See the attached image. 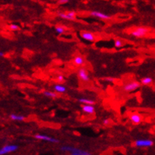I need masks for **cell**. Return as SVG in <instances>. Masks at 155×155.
Wrapping results in <instances>:
<instances>
[{"label": "cell", "instance_id": "ba28073f", "mask_svg": "<svg viewBox=\"0 0 155 155\" xmlns=\"http://www.w3.org/2000/svg\"><path fill=\"white\" fill-rule=\"evenodd\" d=\"M90 15L102 19H110V16H109V15L106 14V13H103V12H97V11H92V12H90Z\"/></svg>", "mask_w": 155, "mask_h": 155}, {"label": "cell", "instance_id": "5bb4252c", "mask_svg": "<svg viewBox=\"0 0 155 155\" xmlns=\"http://www.w3.org/2000/svg\"><path fill=\"white\" fill-rule=\"evenodd\" d=\"M10 119L14 121H23L25 120V117L22 115H17V114H11Z\"/></svg>", "mask_w": 155, "mask_h": 155}, {"label": "cell", "instance_id": "7402d4cb", "mask_svg": "<svg viewBox=\"0 0 155 155\" xmlns=\"http://www.w3.org/2000/svg\"><path fill=\"white\" fill-rule=\"evenodd\" d=\"M70 2V0H58V4L60 5H64V4H67Z\"/></svg>", "mask_w": 155, "mask_h": 155}, {"label": "cell", "instance_id": "e0dca14e", "mask_svg": "<svg viewBox=\"0 0 155 155\" xmlns=\"http://www.w3.org/2000/svg\"><path fill=\"white\" fill-rule=\"evenodd\" d=\"M44 95H45V96L48 97V98H56L57 97V95L54 93V92H50V91H45V92H44Z\"/></svg>", "mask_w": 155, "mask_h": 155}, {"label": "cell", "instance_id": "9c48e42d", "mask_svg": "<svg viewBox=\"0 0 155 155\" xmlns=\"http://www.w3.org/2000/svg\"><path fill=\"white\" fill-rule=\"evenodd\" d=\"M81 36L84 40H85V41H87L93 42V41H95V36H94V34H92V33H91V32H82L81 34Z\"/></svg>", "mask_w": 155, "mask_h": 155}, {"label": "cell", "instance_id": "8fae6325", "mask_svg": "<svg viewBox=\"0 0 155 155\" xmlns=\"http://www.w3.org/2000/svg\"><path fill=\"white\" fill-rule=\"evenodd\" d=\"M81 109L82 111L87 114H93L95 113V107L93 105H84Z\"/></svg>", "mask_w": 155, "mask_h": 155}, {"label": "cell", "instance_id": "2e32d148", "mask_svg": "<svg viewBox=\"0 0 155 155\" xmlns=\"http://www.w3.org/2000/svg\"><path fill=\"white\" fill-rule=\"evenodd\" d=\"M152 82H153V79L150 77H145L143 78H142V80H141V83H142L143 85H150Z\"/></svg>", "mask_w": 155, "mask_h": 155}, {"label": "cell", "instance_id": "6da1fadb", "mask_svg": "<svg viewBox=\"0 0 155 155\" xmlns=\"http://www.w3.org/2000/svg\"><path fill=\"white\" fill-rule=\"evenodd\" d=\"M134 144L137 147H150L153 146V142L150 139H140L137 140L134 142Z\"/></svg>", "mask_w": 155, "mask_h": 155}, {"label": "cell", "instance_id": "277c9868", "mask_svg": "<svg viewBox=\"0 0 155 155\" xmlns=\"http://www.w3.org/2000/svg\"><path fill=\"white\" fill-rule=\"evenodd\" d=\"M147 33L148 29L145 28V27H137V28H136L135 30H133L130 34L136 37H142L146 36Z\"/></svg>", "mask_w": 155, "mask_h": 155}, {"label": "cell", "instance_id": "603a6c76", "mask_svg": "<svg viewBox=\"0 0 155 155\" xmlns=\"http://www.w3.org/2000/svg\"><path fill=\"white\" fill-rule=\"evenodd\" d=\"M57 78H58V80L59 81H60V82H62V81H64V76L63 75H61V74L58 75Z\"/></svg>", "mask_w": 155, "mask_h": 155}, {"label": "cell", "instance_id": "8992f818", "mask_svg": "<svg viewBox=\"0 0 155 155\" xmlns=\"http://www.w3.org/2000/svg\"><path fill=\"white\" fill-rule=\"evenodd\" d=\"M78 76L83 81H88L90 80L89 75H88L87 71L85 68H80L78 70Z\"/></svg>", "mask_w": 155, "mask_h": 155}, {"label": "cell", "instance_id": "ac0fdd59", "mask_svg": "<svg viewBox=\"0 0 155 155\" xmlns=\"http://www.w3.org/2000/svg\"><path fill=\"white\" fill-rule=\"evenodd\" d=\"M114 45H115V48H120L123 47V45H124V43H123V41H120V40H116L114 42Z\"/></svg>", "mask_w": 155, "mask_h": 155}, {"label": "cell", "instance_id": "3957f363", "mask_svg": "<svg viewBox=\"0 0 155 155\" xmlns=\"http://www.w3.org/2000/svg\"><path fill=\"white\" fill-rule=\"evenodd\" d=\"M140 87V84L138 81H131V82H129L127 84H126L124 86V90L125 92H134L137 89Z\"/></svg>", "mask_w": 155, "mask_h": 155}, {"label": "cell", "instance_id": "4fadbf2b", "mask_svg": "<svg viewBox=\"0 0 155 155\" xmlns=\"http://www.w3.org/2000/svg\"><path fill=\"white\" fill-rule=\"evenodd\" d=\"M78 102L82 103L84 105H94L95 103V102L92 99H85V98H81V99H78Z\"/></svg>", "mask_w": 155, "mask_h": 155}, {"label": "cell", "instance_id": "9a60e30c", "mask_svg": "<svg viewBox=\"0 0 155 155\" xmlns=\"http://www.w3.org/2000/svg\"><path fill=\"white\" fill-rule=\"evenodd\" d=\"M74 62L76 65L80 66V65H82L83 64L85 63V60H84V58H83L82 57L76 56L75 58H74Z\"/></svg>", "mask_w": 155, "mask_h": 155}, {"label": "cell", "instance_id": "d4e9b609", "mask_svg": "<svg viewBox=\"0 0 155 155\" xmlns=\"http://www.w3.org/2000/svg\"><path fill=\"white\" fill-rule=\"evenodd\" d=\"M0 58H1V56H0Z\"/></svg>", "mask_w": 155, "mask_h": 155}, {"label": "cell", "instance_id": "52a82bcc", "mask_svg": "<svg viewBox=\"0 0 155 155\" xmlns=\"http://www.w3.org/2000/svg\"><path fill=\"white\" fill-rule=\"evenodd\" d=\"M70 155H93L85 150H81L79 148L72 147V150L70 152Z\"/></svg>", "mask_w": 155, "mask_h": 155}, {"label": "cell", "instance_id": "ffe728a7", "mask_svg": "<svg viewBox=\"0 0 155 155\" xmlns=\"http://www.w3.org/2000/svg\"><path fill=\"white\" fill-rule=\"evenodd\" d=\"M67 14L70 16L71 20H73L76 17V12H74V11H69V12H67Z\"/></svg>", "mask_w": 155, "mask_h": 155}, {"label": "cell", "instance_id": "cb8c5ba5", "mask_svg": "<svg viewBox=\"0 0 155 155\" xmlns=\"http://www.w3.org/2000/svg\"><path fill=\"white\" fill-rule=\"evenodd\" d=\"M109 124V120H105L104 121H103V125L105 126H107Z\"/></svg>", "mask_w": 155, "mask_h": 155}, {"label": "cell", "instance_id": "5b68a950", "mask_svg": "<svg viewBox=\"0 0 155 155\" xmlns=\"http://www.w3.org/2000/svg\"><path fill=\"white\" fill-rule=\"evenodd\" d=\"M34 137L37 140L48 141V142H50V143H58V140L55 139V138L54 137H49V136L44 135V134H36V135L34 136Z\"/></svg>", "mask_w": 155, "mask_h": 155}, {"label": "cell", "instance_id": "44dd1931", "mask_svg": "<svg viewBox=\"0 0 155 155\" xmlns=\"http://www.w3.org/2000/svg\"><path fill=\"white\" fill-rule=\"evenodd\" d=\"M19 26L16 24H11L10 26H9V29L12 30H19Z\"/></svg>", "mask_w": 155, "mask_h": 155}, {"label": "cell", "instance_id": "d6986e66", "mask_svg": "<svg viewBox=\"0 0 155 155\" xmlns=\"http://www.w3.org/2000/svg\"><path fill=\"white\" fill-rule=\"evenodd\" d=\"M55 31L58 34H61L65 32V29L62 27H55Z\"/></svg>", "mask_w": 155, "mask_h": 155}, {"label": "cell", "instance_id": "30bf717a", "mask_svg": "<svg viewBox=\"0 0 155 155\" xmlns=\"http://www.w3.org/2000/svg\"><path fill=\"white\" fill-rule=\"evenodd\" d=\"M130 120L133 124H139L142 121V117H141L140 115L137 114V113H133L130 116Z\"/></svg>", "mask_w": 155, "mask_h": 155}, {"label": "cell", "instance_id": "7a4b0ae2", "mask_svg": "<svg viewBox=\"0 0 155 155\" xmlns=\"http://www.w3.org/2000/svg\"><path fill=\"white\" fill-rule=\"evenodd\" d=\"M18 148H19V146L16 144L5 145L0 149V155H5L11 152H14L18 150Z\"/></svg>", "mask_w": 155, "mask_h": 155}, {"label": "cell", "instance_id": "7c38bea8", "mask_svg": "<svg viewBox=\"0 0 155 155\" xmlns=\"http://www.w3.org/2000/svg\"><path fill=\"white\" fill-rule=\"evenodd\" d=\"M54 90L55 92H59V93H64V92L67 91V88H66L65 86H64V85H60V84H58V85H54Z\"/></svg>", "mask_w": 155, "mask_h": 155}]
</instances>
